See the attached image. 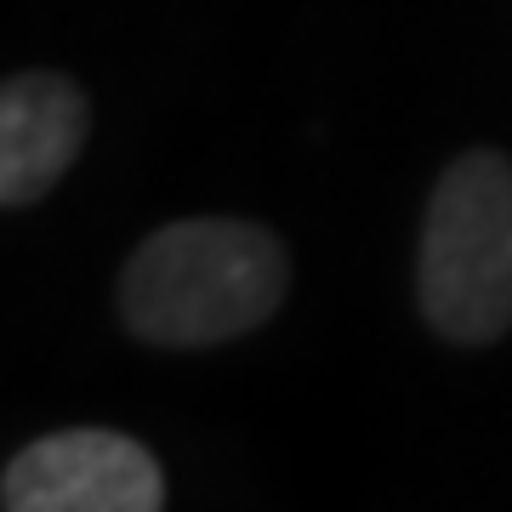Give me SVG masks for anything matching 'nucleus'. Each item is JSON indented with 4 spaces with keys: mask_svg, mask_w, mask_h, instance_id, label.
Instances as JSON below:
<instances>
[{
    "mask_svg": "<svg viewBox=\"0 0 512 512\" xmlns=\"http://www.w3.org/2000/svg\"><path fill=\"white\" fill-rule=\"evenodd\" d=\"M421 319L456 348H490L512 330V160L467 148L444 165L421 217Z\"/></svg>",
    "mask_w": 512,
    "mask_h": 512,
    "instance_id": "2",
    "label": "nucleus"
},
{
    "mask_svg": "<svg viewBox=\"0 0 512 512\" xmlns=\"http://www.w3.org/2000/svg\"><path fill=\"white\" fill-rule=\"evenodd\" d=\"M86 131L92 109L69 74H12L0 86V205L23 211L46 200L80 160Z\"/></svg>",
    "mask_w": 512,
    "mask_h": 512,
    "instance_id": "4",
    "label": "nucleus"
},
{
    "mask_svg": "<svg viewBox=\"0 0 512 512\" xmlns=\"http://www.w3.org/2000/svg\"><path fill=\"white\" fill-rule=\"evenodd\" d=\"M291 256L274 228L183 217L148 234L120 268V319L148 348H217L285 308Z\"/></svg>",
    "mask_w": 512,
    "mask_h": 512,
    "instance_id": "1",
    "label": "nucleus"
},
{
    "mask_svg": "<svg viewBox=\"0 0 512 512\" xmlns=\"http://www.w3.org/2000/svg\"><path fill=\"white\" fill-rule=\"evenodd\" d=\"M6 512H160L165 473L114 427H69L23 444L0 473Z\"/></svg>",
    "mask_w": 512,
    "mask_h": 512,
    "instance_id": "3",
    "label": "nucleus"
}]
</instances>
